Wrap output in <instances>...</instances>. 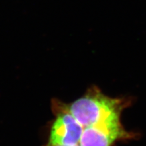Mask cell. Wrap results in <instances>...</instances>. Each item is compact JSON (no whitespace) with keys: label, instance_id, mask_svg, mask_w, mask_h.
<instances>
[{"label":"cell","instance_id":"obj_2","mask_svg":"<svg viewBox=\"0 0 146 146\" xmlns=\"http://www.w3.org/2000/svg\"><path fill=\"white\" fill-rule=\"evenodd\" d=\"M51 129L49 145H78L83 127L68 110V107L60 108Z\"/></svg>","mask_w":146,"mask_h":146},{"label":"cell","instance_id":"obj_4","mask_svg":"<svg viewBox=\"0 0 146 146\" xmlns=\"http://www.w3.org/2000/svg\"><path fill=\"white\" fill-rule=\"evenodd\" d=\"M46 146H79V145H49L47 144Z\"/></svg>","mask_w":146,"mask_h":146},{"label":"cell","instance_id":"obj_1","mask_svg":"<svg viewBox=\"0 0 146 146\" xmlns=\"http://www.w3.org/2000/svg\"><path fill=\"white\" fill-rule=\"evenodd\" d=\"M125 104L124 100L106 96L98 87H93L85 96L67 107L78 123L85 128L120 121Z\"/></svg>","mask_w":146,"mask_h":146},{"label":"cell","instance_id":"obj_3","mask_svg":"<svg viewBox=\"0 0 146 146\" xmlns=\"http://www.w3.org/2000/svg\"><path fill=\"white\" fill-rule=\"evenodd\" d=\"M131 135L124 129L120 121L112 122L83 128L79 146H113L118 140Z\"/></svg>","mask_w":146,"mask_h":146}]
</instances>
